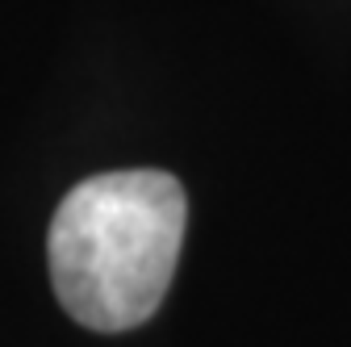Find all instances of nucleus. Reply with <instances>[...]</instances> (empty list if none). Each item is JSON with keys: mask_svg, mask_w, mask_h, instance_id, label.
I'll list each match as a JSON object with an SVG mask.
<instances>
[{"mask_svg": "<svg viewBox=\"0 0 351 347\" xmlns=\"http://www.w3.org/2000/svg\"><path fill=\"white\" fill-rule=\"evenodd\" d=\"M184 226L189 201L167 171L134 167L80 180L47 235L55 297L88 331L143 326L167 297Z\"/></svg>", "mask_w": 351, "mask_h": 347, "instance_id": "f257e3e1", "label": "nucleus"}]
</instances>
